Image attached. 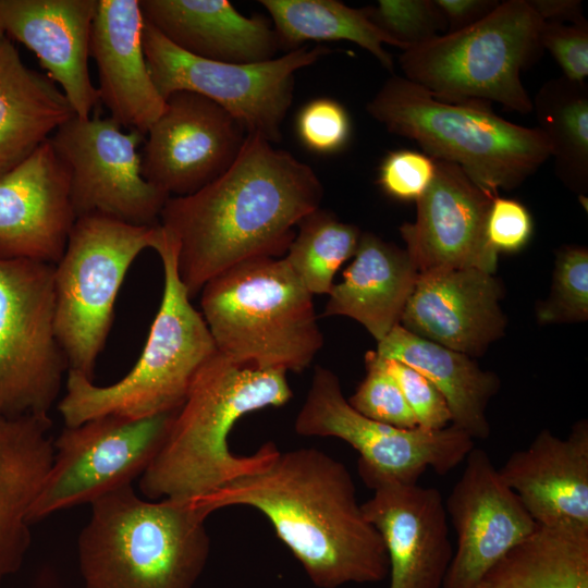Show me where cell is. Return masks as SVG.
Masks as SVG:
<instances>
[{"label": "cell", "instance_id": "8992f818", "mask_svg": "<svg viewBox=\"0 0 588 588\" xmlns=\"http://www.w3.org/2000/svg\"><path fill=\"white\" fill-rule=\"evenodd\" d=\"M217 351L259 369L302 372L323 345L313 295L284 258L238 264L200 291Z\"/></svg>", "mask_w": 588, "mask_h": 588}, {"label": "cell", "instance_id": "ab89813d", "mask_svg": "<svg viewBox=\"0 0 588 588\" xmlns=\"http://www.w3.org/2000/svg\"><path fill=\"white\" fill-rule=\"evenodd\" d=\"M532 219L527 208L515 199L495 196L487 218V238L499 254L515 253L529 242L532 234Z\"/></svg>", "mask_w": 588, "mask_h": 588}, {"label": "cell", "instance_id": "b9f144b4", "mask_svg": "<svg viewBox=\"0 0 588 588\" xmlns=\"http://www.w3.org/2000/svg\"><path fill=\"white\" fill-rule=\"evenodd\" d=\"M530 7L546 22L564 24L588 23L578 0H528Z\"/></svg>", "mask_w": 588, "mask_h": 588}, {"label": "cell", "instance_id": "3957f363", "mask_svg": "<svg viewBox=\"0 0 588 588\" xmlns=\"http://www.w3.org/2000/svg\"><path fill=\"white\" fill-rule=\"evenodd\" d=\"M291 397L286 372L240 365L217 352L196 372L162 446L140 476L142 494L199 499L264 469L278 446L266 442L252 455H235L229 434L244 415L282 406Z\"/></svg>", "mask_w": 588, "mask_h": 588}, {"label": "cell", "instance_id": "9c48e42d", "mask_svg": "<svg viewBox=\"0 0 588 588\" xmlns=\"http://www.w3.org/2000/svg\"><path fill=\"white\" fill-rule=\"evenodd\" d=\"M161 238L160 224L134 225L95 215L76 219L53 267L56 331L69 370L94 380L126 273Z\"/></svg>", "mask_w": 588, "mask_h": 588}, {"label": "cell", "instance_id": "30bf717a", "mask_svg": "<svg viewBox=\"0 0 588 588\" xmlns=\"http://www.w3.org/2000/svg\"><path fill=\"white\" fill-rule=\"evenodd\" d=\"M142 44L151 79L166 99L186 90L201 95L232 114L246 130L271 144L291 107L294 74L330 52L307 45L257 63H231L189 54L144 20Z\"/></svg>", "mask_w": 588, "mask_h": 588}, {"label": "cell", "instance_id": "7402d4cb", "mask_svg": "<svg viewBox=\"0 0 588 588\" xmlns=\"http://www.w3.org/2000/svg\"><path fill=\"white\" fill-rule=\"evenodd\" d=\"M538 525L588 529V421L566 438L541 430L498 469Z\"/></svg>", "mask_w": 588, "mask_h": 588}, {"label": "cell", "instance_id": "e0dca14e", "mask_svg": "<svg viewBox=\"0 0 588 588\" xmlns=\"http://www.w3.org/2000/svg\"><path fill=\"white\" fill-rule=\"evenodd\" d=\"M494 197L457 166L436 160L434 177L416 200L415 221L400 226L419 273L477 268L494 274L499 254L486 232Z\"/></svg>", "mask_w": 588, "mask_h": 588}, {"label": "cell", "instance_id": "52a82bcc", "mask_svg": "<svg viewBox=\"0 0 588 588\" xmlns=\"http://www.w3.org/2000/svg\"><path fill=\"white\" fill-rule=\"evenodd\" d=\"M156 252L162 262L163 292L139 358L127 375L109 385L69 370L65 393L57 405L65 427L103 415L144 418L174 412L196 372L218 352L180 280L175 248L164 232Z\"/></svg>", "mask_w": 588, "mask_h": 588}, {"label": "cell", "instance_id": "4316f807", "mask_svg": "<svg viewBox=\"0 0 588 588\" xmlns=\"http://www.w3.org/2000/svg\"><path fill=\"white\" fill-rule=\"evenodd\" d=\"M74 115L57 84L29 69L0 27V176Z\"/></svg>", "mask_w": 588, "mask_h": 588}, {"label": "cell", "instance_id": "f35d334b", "mask_svg": "<svg viewBox=\"0 0 588 588\" xmlns=\"http://www.w3.org/2000/svg\"><path fill=\"white\" fill-rule=\"evenodd\" d=\"M540 42L542 49H547L560 65L564 78L585 83L588 76V23L544 21Z\"/></svg>", "mask_w": 588, "mask_h": 588}, {"label": "cell", "instance_id": "f1b7e54d", "mask_svg": "<svg viewBox=\"0 0 588 588\" xmlns=\"http://www.w3.org/2000/svg\"><path fill=\"white\" fill-rule=\"evenodd\" d=\"M476 588H588V529L537 524Z\"/></svg>", "mask_w": 588, "mask_h": 588}, {"label": "cell", "instance_id": "4dcf8cb0", "mask_svg": "<svg viewBox=\"0 0 588 588\" xmlns=\"http://www.w3.org/2000/svg\"><path fill=\"white\" fill-rule=\"evenodd\" d=\"M559 179L583 196L588 189V87L563 76L546 82L532 100Z\"/></svg>", "mask_w": 588, "mask_h": 588}, {"label": "cell", "instance_id": "4fadbf2b", "mask_svg": "<svg viewBox=\"0 0 588 588\" xmlns=\"http://www.w3.org/2000/svg\"><path fill=\"white\" fill-rule=\"evenodd\" d=\"M176 411L144 418L103 415L64 427L53 441L52 463L32 507V524L132 485L159 452Z\"/></svg>", "mask_w": 588, "mask_h": 588}, {"label": "cell", "instance_id": "ba28073f", "mask_svg": "<svg viewBox=\"0 0 588 588\" xmlns=\"http://www.w3.org/2000/svg\"><path fill=\"white\" fill-rule=\"evenodd\" d=\"M543 23L528 0L502 1L475 24L404 50L399 63L437 99L494 101L526 114L532 100L520 73L542 54Z\"/></svg>", "mask_w": 588, "mask_h": 588}, {"label": "cell", "instance_id": "74e56055", "mask_svg": "<svg viewBox=\"0 0 588 588\" xmlns=\"http://www.w3.org/2000/svg\"><path fill=\"white\" fill-rule=\"evenodd\" d=\"M436 160L426 154L400 149L388 152L378 170V184L399 200H418L430 186Z\"/></svg>", "mask_w": 588, "mask_h": 588}, {"label": "cell", "instance_id": "8fae6325", "mask_svg": "<svg viewBox=\"0 0 588 588\" xmlns=\"http://www.w3.org/2000/svg\"><path fill=\"white\" fill-rule=\"evenodd\" d=\"M54 265L0 259V413L49 416L69 363L56 331Z\"/></svg>", "mask_w": 588, "mask_h": 588}, {"label": "cell", "instance_id": "44dd1931", "mask_svg": "<svg viewBox=\"0 0 588 588\" xmlns=\"http://www.w3.org/2000/svg\"><path fill=\"white\" fill-rule=\"evenodd\" d=\"M97 0H0V27L37 57L73 113L93 117L99 101L88 70Z\"/></svg>", "mask_w": 588, "mask_h": 588}, {"label": "cell", "instance_id": "484cf974", "mask_svg": "<svg viewBox=\"0 0 588 588\" xmlns=\"http://www.w3.org/2000/svg\"><path fill=\"white\" fill-rule=\"evenodd\" d=\"M353 257L322 317H350L379 342L400 324L419 271L405 249L371 232H362Z\"/></svg>", "mask_w": 588, "mask_h": 588}, {"label": "cell", "instance_id": "836d02e7", "mask_svg": "<svg viewBox=\"0 0 588 588\" xmlns=\"http://www.w3.org/2000/svg\"><path fill=\"white\" fill-rule=\"evenodd\" d=\"M371 22L403 51L446 33L448 24L434 0H379L364 8Z\"/></svg>", "mask_w": 588, "mask_h": 588}, {"label": "cell", "instance_id": "5b68a950", "mask_svg": "<svg viewBox=\"0 0 588 588\" xmlns=\"http://www.w3.org/2000/svg\"><path fill=\"white\" fill-rule=\"evenodd\" d=\"M366 111L389 133L415 140L434 160L457 166L495 196L501 188L519 186L551 157L538 127L503 119L487 101L437 99L404 76L387 79Z\"/></svg>", "mask_w": 588, "mask_h": 588}, {"label": "cell", "instance_id": "d4e9b609", "mask_svg": "<svg viewBox=\"0 0 588 588\" xmlns=\"http://www.w3.org/2000/svg\"><path fill=\"white\" fill-rule=\"evenodd\" d=\"M49 416L0 413V584L22 566L30 512L53 458Z\"/></svg>", "mask_w": 588, "mask_h": 588}, {"label": "cell", "instance_id": "cb8c5ba5", "mask_svg": "<svg viewBox=\"0 0 588 588\" xmlns=\"http://www.w3.org/2000/svg\"><path fill=\"white\" fill-rule=\"evenodd\" d=\"M143 19L181 50L212 61L257 63L282 48L266 19L226 0H139Z\"/></svg>", "mask_w": 588, "mask_h": 588}, {"label": "cell", "instance_id": "d590c367", "mask_svg": "<svg viewBox=\"0 0 588 588\" xmlns=\"http://www.w3.org/2000/svg\"><path fill=\"white\" fill-rule=\"evenodd\" d=\"M295 130L302 145L308 150L330 155L346 147L352 123L347 110L339 101L320 97L301 108Z\"/></svg>", "mask_w": 588, "mask_h": 588}, {"label": "cell", "instance_id": "83f0119b", "mask_svg": "<svg viewBox=\"0 0 588 588\" xmlns=\"http://www.w3.org/2000/svg\"><path fill=\"white\" fill-rule=\"evenodd\" d=\"M376 353L426 376L446 400L451 425L474 440L489 438L487 408L501 385L497 373L482 369L473 357L417 336L400 324L378 342Z\"/></svg>", "mask_w": 588, "mask_h": 588}, {"label": "cell", "instance_id": "7c38bea8", "mask_svg": "<svg viewBox=\"0 0 588 588\" xmlns=\"http://www.w3.org/2000/svg\"><path fill=\"white\" fill-rule=\"evenodd\" d=\"M303 437H333L359 454L357 469L369 488L380 480L416 483L428 469L445 475L465 461L474 439L450 425L440 430L401 429L375 421L354 409L338 376L316 366L295 422Z\"/></svg>", "mask_w": 588, "mask_h": 588}, {"label": "cell", "instance_id": "5bb4252c", "mask_svg": "<svg viewBox=\"0 0 588 588\" xmlns=\"http://www.w3.org/2000/svg\"><path fill=\"white\" fill-rule=\"evenodd\" d=\"M121 128L110 117L73 115L50 136L70 170L76 218L95 215L134 225H157L169 196L142 175L137 147L145 135Z\"/></svg>", "mask_w": 588, "mask_h": 588}, {"label": "cell", "instance_id": "8d00e7d4", "mask_svg": "<svg viewBox=\"0 0 588 588\" xmlns=\"http://www.w3.org/2000/svg\"><path fill=\"white\" fill-rule=\"evenodd\" d=\"M377 357L396 380L419 428L440 430L451 425L446 400L426 376L397 360Z\"/></svg>", "mask_w": 588, "mask_h": 588}, {"label": "cell", "instance_id": "f546056e", "mask_svg": "<svg viewBox=\"0 0 588 588\" xmlns=\"http://www.w3.org/2000/svg\"><path fill=\"white\" fill-rule=\"evenodd\" d=\"M274 25L282 47L290 50L305 41L346 40L372 54L393 71L394 63L384 45H399L376 26L364 8L355 9L338 0H260Z\"/></svg>", "mask_w": 588, "mask_h": 588}, {"label": "cell", "instance_id": "d6986e66", "mask_svg": "<svg viewBox=\"0 0 588 588\" xmlns=\"http://www.w3.org/2000/svg\"><path fill=\"white\" fill-rule=\"evenodd\" d=\"M369 488L362 509L384 543L389 588H442L454 550L441 492L395 480Z\"/></svg>", "mask_w": 588, "mask_h": 588}, {"label": "cell", "instance_id": "2e32d148", "mask_svg": "<svg viewBox=\"0 0 588 588\" xmlns=\"http://www.w3.org/2000/svg\"><path fill=\"white\" fill-rule=\"evenodd\" d=\"M444 506L456 532L442 588H476L482 576L537 526L489 453L474 448Z\"/></svg>", "mask_w": 588, "mask_h": 588}, {"label": "cell", "instance_id": "e575fe53", "mask_svg": "<svg viewBox=\"0 0 588 588\" xmlns=\"http://www.w3.org/2000/svg\"><path fill=\"white\" fill-rule=\"evenodd\" d=\"M366 376L347 400L359 414L401 429L417 428V421L392 375L379 363L375 351L365 354Z\"/></svg>", "mask_w": 588, "mask_h": 588}, {"label": "cell", "instance_id": "7a4b0ae2", "mask_svg": "<svg viewBox=\"0 0 588 588\" xmlns=\"http://www.w3.org/2000/svg\"><path fill=\"white\" fill-rule=\"evenodd\" d=\"M194 501L209 515L232 505L261 512L319 588L389 575L384 543L364 515L351 473L323 451H280L264 469Z\"/></svg>", "mask_w": 588, "mask_h": 588}, {"label": "cell", "instance_id": "9a60e30c", "mask_svg": "<svg viewBox=\"0 0 588 588\" xmlns=\"http://www.w3.org/2000/svg\"><path fill=\"white\" fill-rule=\"evenodd\" d=\"M164 100L144 140L142 175L169 197L191 195L231 167L247 132L201 95L180 90Z\"/></svg>", "mask_w": 588, "mask_h": 588}, {"label": "cell", "instance_id": "603a6c76", "mask_svg": "<svg viewBox=\"0 0 588 588\" xmlns=\"http://www.w3.org/2000/svg\"><path fill=\"white\" fill-rule=\"evenodd\" d=\"M139 0H97L89 57L98 71L99 101L121 127L146 135L166 100L158 93L145 58Z\"/></svg>", "mask_w": 588, "mask_h": 588}, {"label": "cell", "instance_id": "60d3db41", "mask_svg": "<svg viewBox=\"0 0 588 588\" xmlns=\"http://www.w3.org/2000/svg\"><path fill=\"white\" fill-rule=\"evenodd\" d=\"M448 24L446 33L466 28L497 8L498 0H434Z\"/></svg>", "mask_w": 588, "mask_h": 588}, {"label": "cell", "instance_id": "6da1fadb", "mask_svg": "<svg viewBox=\"0 0 588 588\" xmlns=\"http://www.w3.org/2000/svg\"><path fill=\"white\" fill-rule=\"evenodd\" d=\"M322 196L313 168L247 134L223 174L191 195L169 197L160 213L189 298L238 264L284 257L299 221L320 207Z\"/></svg>", "mask_w": 588, "mask_h": 588}, {"label": "cell", "instance_id": "d6a6232c", "mask_svg": "<svg viewBox=\"0 0 588 588\" xmlns=\"http://www.w3.org/2000/svg\"><path fill=\"white\" fill-rule=\"evenodd\" d=\"M539 323H574L588 319V250L564 246L556 252L552 285L536 307Z\"/></svg>", "mask_w": 588, "mask_h": 588}, {"label": "cell", "instance_id": "ac0fdd59", "mask_svg": "<svg viewBox=\"0 0 588 588\" xmlns=\"http://www.w3.org/2000/svg\"><path fill=\"white\" fill-rule=\"evenodd\" d=\"M76 219L70 170L49 139L0 176V259L56 265Z\"/></svg>", "mask_w": 588, "mask_h": 588}, {"label": "cell", "instance_id": "ffe728a7", "mask_svg": "<svg viewBox=\"0 0 588 588\" xmlns=\"http://www.w3.org/2000/svg\"><path fill=\"white\" fill-rule=\"evenodd\" d=\"M503 295L494 274L477 268L419 273L400 326L473 358L481 356L505 333Z\"/></svg>", "mask_w": 588, "mask_h": 588}, {"label": "cell", "instance_id": "1f68e13d", "mask_svg": "<svg viewBox=\"0 0 588 588\" xmlns=\"http://www.w3.org/2000/svg\"><path fill=\"white\" fill-rule=\"evenodd\" d=\"M362 231L320 207L298 223L284 260L311 295L331 292L340 267L357 249Z\"/></svg>", "mask_w": 588, "mask_h": 588}, {"label": "cell", "instance_id": "277c9868", "mask_svg": "<svg viewBox=\"0 0 588 588\" xmlns=\"http://www.w3.org/2000/svg\"><path fill=\"white\" fill-rule=\"evenodd\" d=\"M78 537L85 588H192L210 551L193 500H144L132 485L91 504Z\"/></svg>", "mask_w": 588, "mask_h": 588}]
</instances>
